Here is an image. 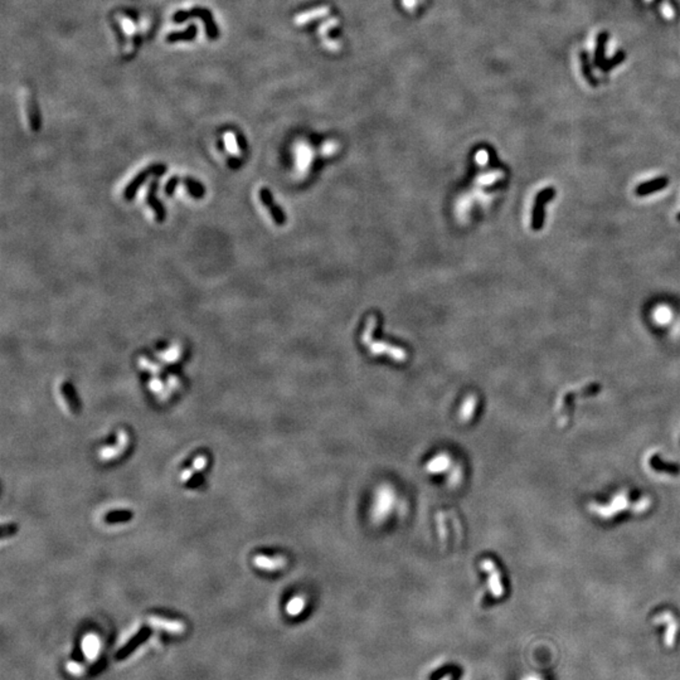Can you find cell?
Here are the masks:
<instances>
[{
	"label": "cell",
	"mask_w": 680,
	"mask_h": 680,
	"mask_svg": "<svg viewBox=\"0 0 680 680\" xmlns=\"http://www.w3.org/2000/svg\"><path fill=\"white\" fill-rule=\"evenodd\" d=\"M396 504V491L389 484H382L376 490L371 519L374 524H382L388 519Z\"/></svg>",
	"instance_id": "cell-1"
},
{
	"label": "cell",
	"mask_w": 680,
	"mask_h": 680,
	"mask_svg": "<svg viewBox=\"0 0 680 680\" xmlns=\"http://www.w3.org/2000/svg\"><path fill=\"white\" fill-rule=\"evenodd\" d=\"M377 326V318L376 317H371L368 320V324H367L365 330L363 331V335H361V342L364 344H367L369 347V350H371L372 354L374 355H382L385 354L388 357H390L392 359L397 360V361H404L407 359V353L404 349H401V348L395 347V345L387 344V343L383 342H374L372 339L373 336V331Z\"/></svg>",
	"instance_id": "cell-2"
},
{
	"label": "cell",
	"mask_w": 680,
	"mask_h": 680,
	"mask_svg": "<svg viewBox=\"0 0 680 680\" xmlns=\"http://www.w3.org/2000/svg\"><path fill=\"white\" fill-rule=\"evenodd\" d=\"M650 507V502L649 499L646 498H642L641 502L639 504H631L630 500H629V495L626 492H620L617 494L616 496H614V499L609 503V505H599V507H595L592 505V510L596 511L597 515L601 516V518H611V516L616 515V513H618L620 510L623 509H629V508H633L635 511H644L646 510L647 508Z\"/></svg>",
	"instance_id": "cell-3"
},
{
	"label": "cell",
	"mask_w": 680,
	"mask_h": 680,
	"mask_svg": "<svg viewBox=\"0 0 680 680\" xmlns=\"http://www.w3.org/2000/svg\"><path fill=\"white\" fill-rule=\"evenodd\" d=\"M167 170L168 167L167 164H164V163H154V164H150L146 168H144V169H141L126 184V187L124 188V192H122V198H124L125 200L134 199L136 193H138L139 189L145 184V181L148 180L149 178L164 175Z\"/></svg>",
	"instance_id": "cell-4"
},
{
	"label": "cell",
	"mask_w": 680,
	"mask_h": 680,
	"mask_svg": "<svg viewBox=\"0 0 680 680\" xmlns=\"http://www.w3.org/2000/svg\"><path fill=\"white\" fill-rule=\"evenodd\" d=\"M183 186L186 188V191L188 192V194L191 197L194 198V199H202V198L205 197V187L204 184L200 183L199 180L197 179L192 178V176H180V175H173L169 180L167 181L165 184V194L168 197L174 194L175 192L176 187Z\"/></svg>",
	"instance_id": "cell-5"
},
{
	"label": "cell",
	"mask_w": 680,
	"mask_h": 680,
	"mask_svg": "<svg viewBox=\"0 0 680 680\" xmlns=\"http://www.w3.org/2000/svg\"><path fill=\"white\" fill-rule=\"evenodd\" d=\"M556 197V189L553 187L542 189L535 197L534 207H533L532 213V229L533 231H539L544 226L545 219V205Z\"/></svg>",
	"instance_id": "cell-6"
},
{
	"label": "cell",
	"mask_w": 680,
	"mask_h": 680,
	"mask_svg": "<svg viewBox=\"0 0 680 680\" xmlns=\"http://www.w3.org/2000/svg\"><path fill=\"white\" fill-rule=\"evenodd\" d=\"M128 441H130V437H128L126 431L120 430L117 432L115 445H107L98 450V459L102 461H112V460L117 459L127 449Z\"/></svg>",
	"instance_id": "cell-7"
},
{
	"label": "cell",
	"mask_w": 680,
	"mask_h": 680,
	"mask_svg": "<svg viewBox=\"0 0 680 680\" xmlns=\"http://www.w3.org/2000/svg\"><path fill=\"white\" fill-rule=\"evenodd\" d=\"M480 567L483 571H485L486 573L489 574L488 578V585H489V590L491 592V595L496 598L503 596L504 593V587H503L502 583V577H500V572L499 569L496 568V564H495L494 561L491 559L486 558L484 561H481Z\"/></svg>",
	"instance_id": "cell-8"
},
{
	"label": "cell",
	"mask_w": 680,
	"mask_h": 680,
	"mask_svg": "<svg viewBox=\"0 0 680 680\" xmlns=\"http://www.w3.org/2000/svg\"><path fill=\"white\" fill-rule=\"evenodd\" d=\"M258 198L259 202L262 203V205L266 208L267 212H269L270 216H271V218L274 219L275 223H276L277 226H283V224L286 223V216L285 213H283V211L278 207L276 203H275L271 192H270L266 187H262V188L258 189Z\"/></svg>",
	"instance_id": "cell-9"
},
{
	"label": "cell",
	"mask_w": 680,
	"mask_h": 680,
	"mask_svg": "<svg viewBox=\"0 0 680 680\" xmlns=\"http://www.w3.org/2000/svg\"><path fill=\"white\" fill-rule=\"evenodd\" d=\"M156 191H158V181L152 180L151 183L149 184L148 191H146L145 202L150 210L152 211L155 221H156L158 223H163V222L165 221V218H167V211H165V207L163 205V203L158 199Z\"/></svg>",
	"instance_id": "cell-10"
},
{
	"label": "cell",
	"mask_w": 680,
	"mask_h": 680,
	"mask_svg": "<svg viewBox=\"0 0 680 680\" xmlns=\"http://www.w3.org/2000/svg\"><path fill=\"white\" fill-rule=\"evenodd\" d=\"M253 563H255L257 568L262 569V571L275 572L278 571V569L285 568L286 564H287V559L283 556L269 557L265 556V554H258V556L253 558Z\"/></svg>",
	"instance_id": "cell-11"
},
{
	"label": "cell",
	"mask_w": 680,
	"mask_h": 680,
	"mask_svg": "<svg viewBox=\"0 0 680 680\" xmlns=\"http://www.w3.org/2000/svg\"><path fill=\"white\" fill-rule=\"evenodd\" d=\"M668 186H669L668 176H659V178L651 179V180L646 181V183L639 184V186L635 188V194L638 195V197H646V195H650L652 194V193H657L661 191V189L666 188Z\"/></svg>",
	"instance_id": "cell-12"
},
{
	"label": "cell",
	"mask_w": 680,
	"mask_h": 680,
	"mask_svg": "<svg viewBox=\"0 0 680 680\" xmlns=\"http://www.w3.org/2000/svg\"><path fill=\"white\" fill-rule=\"evenodd\" d=\"M451 462V456L447 452H440L426 464V471L431 475H438V474L449 470Z\"/></svg>",
	"instance_id": "cell-13"
},
{
	"label": "cell",
	"mask_w": 680,
	"mask_h": 680,
	"mask_svg": "<svg viewBox=\"0 0 680 680\" xmlns=\"http://www.w3.org/2000/svg\"><path fill=\"white\" fill-rule=\"evenodd\" d=\"M476 406H478V398L474 395H468L462 402L459 411V419L461 422H468L475 414Z\"/></svg>",
	"instance_id": "cell-14"
},
{
	"label": "cell",
	"mask_w": 680,
	"mask_h": 680,
	"mask_svg": "<svg viewBox=\"0 0 680 680\" xmlns=\"http://www.w3.org/2000/svg\"><path fill=\"white\" fill-rule=\"evenodd\" d=\"M60 393L63 397L64 407L68 409H73L76 406V392H74L73 385L69 382H63L60 385Z\"/></svg>",
	"instance_id": "cell-15"
},
{
	"label": "cell",
	"mask_w": 680,
	"mask_h": 680,
	"mask_svg": "<svg viewBox=\"0 0 680 680\" xmlns=\"http://www.w3.org/2000/svg\"><path fill=\"white\" fill-rule=\"evenodd\" d=\"M306 607V599H305L304 596L298 595L290 599L286 605V612H287L290 616H299L302 611Z\"/></svg>",
	"instance_id": "cell-16"
},
{
	"label": "cell",
	"mask_w": 680,
	"mask_h": 680,
	"mask_svg": "<svg viewBox=\"0 0 680 680\" xmlns=\"http://www.w3.org/2000/svg\"><path fill=\"white\" fill-rule=\"evenodd\" d=\"M607 39H609V34L607 33H601L598 36V38H597V45L595 52V64L597 67H601L602 62H604L605 45H606Z\"/></svg>",
	"instance_id": "cell-17"
},
{
	"label": "cell",
	"mask_w": 680,
	"mask_h": 680,
	"mask_svg": "<svg viewBox=\"0 0 680 680\" xmlns=\"http://www.w3.org/2000/svg\"><path fill=\"white\" fill-rule=\"evenodd\" d=\"M85 652L88 658H95L98 650V640L96 636H87L84 641Z\"/></svg>",
	"instance_id": "cell-18"
},
{
	"label": "cell",
	"mask_w": 680,
	"mask_h": 680,
	"mask_svg": "<svg viewBox=\"0 0 680 680\" xmlns=\"http://www.w3.org/2000/svg\"><path fill=\"white\" fill-rule=\"evenodd\" d=\"M462 480V468L460 465H456L454 466V468L450 473L449 479H447V484H449L450 488H456Z\"/></svg>",
	"instance_id": "cell-19"
},
{
	"label": "cell",
	"mask_w": 680,
	"mask_h": 680,
	"mask_svg": "<svg viewBox=\"0 0 680 680\" xmlns=\"http://www.w3.org/2000/svg\"><path fill=\"white\" fill-rule=\"evenodd\" d=\"M581 62H582V69H583V74L587 79V81L590 82L592 86H597V81L596 79H593L592 73H591V68H590V63H588V56L587 53L582 52L581 53Z\"/></svg>",
	"instance_id": "cell-20"
},
{
	"label": "cell",
	"mask_w": 680,
	"mask_h": 680,
	"mask_svg": "<svg viewBox=\"0 0 680 680\" xmlns=\"http://www.w3.org/2000/svg\"><path fill=\"white\" fill-rule=\"evenodd\" d=\"M436 521H437V532H438V535H440L441 543L445 545L446 538H447V531H446L445 516H443V513H438L437 514V516H436Z\"/></svg>",
	"instance_id": "cell-21"
},
{
	"label": "cell",
	"mask_w": 680,
	"mask_h": 680,
	"mask_svg": "<svg viewBox=\"0 0 680 680\" xmlns=\"http://www.w3.org/2000/svg\"><path fill=\"white\" fill-rule=\"evenodd\" d=\"M131 518V514L128 511H116V513H110L107 515L106 520L111 521V523H116V521H124L127 520V519Z\"/></svg>",
	"instance_id": "cell-22"
},
{
	"label": "cell",
	"mask_w": 680,
	"mask_h": 680,
	"mask_svg": "<svg viewBox=\"0 0 680 680\" xmlns=\"http://www.w3.org/2000/svg\"><path fill=\"white\" fill-rule=\"evenodd\" d=\"M208 465V457L205 455H198L194 460H193L192 467L194 468L195 471H203Z\"/></svg>",
	"instance_id": "cell-23"
},
{
	"label": "cell",
	"mask_w": 680,
	"mask_h": 680,
	"mask_svg": "<svg viewBox=\"0 0 680 680\" xmlns=\"http://www.w3.org/2000/svg\"><path fill=\"white\" fill-rule=\"evenodd\" d=\"M623 57H625V53H623V52H618V53H617V55H616V56H615V57H614V58H612V60H611V62H607V63H605V64H602V66H601V68H602V71H604V72H607V71H610V69H611V68H612V67H615V66H616V64H618V63H620V62H621V61H622V60H623Z\"/></svg>",
	"instance_id": "cell-24"
},
{
	"label": "cell",
	"mask_w": 680,
	"mask_h": 680,
	"mask_svg": "<svg viewBox=\"0 0 680 680\" xmlns=\"http://www.w3.org/2000/svg\"><path fill=\"white\" fill-rule=\"evenodd\" d=\"M194 475H195V470L192 466L184 468V470L180 473V481H183V483H188V481H191L192 479L194 478Z\"/></svg>",
	"instance_id": "cell-25"
},
{
	"label": "cell",
	"mask_w": 680,
	"mask_h": 680,
	"mask_svg": "<svg viewBox=\"0 0 680 680\" xmlns=\"http://www.w3.org/2000/svg\"><path fill=\"white\" fill-rule=\"evenodd\" d=\"M121 24H122V27H124L126 34H128V36H133V34L135 33V25H134L133 21H131L130 19H126V18H124V19L121 20Z\"/></svg>",
	"instance_id": "cell-26"
},
{
	"label": "cell",
	"mask_w": 680,
	"mask_h": 680,
	"mask_svg": "<svg viewBox=\"0 0 680 680\" xmlns=\"http://www.w3.org/2000/svg\"><path fill=\"white\" fill-rule=\"evenodd\" d=\"M150 388H151V389L154 390L156 395H159V393L162 392V389H163V384L159 381H154V382H152V384H150Z\"/></svg>",
	"instance_id": "cell-27"
},
{
	"label": "cell",
	"mask_w": 680,
	"mask_h": 680,
	"mask_svg": "<svg viewBox=\"0 0 680 680\" xmlns=\"http://www.w3.org/2000/svg\"><path fill=\"white\" fill-rule=\"evenodd\" d=\"M450 679H451V675H447L446 678H442L441 680H450Z\"/></svg>",
	"instance_id": "cell-28"
},
{
	"label": "cell",
	"mask_w": 680,
	"mask_h": 680,
	"mask_svg": "<svg viewBox=\"0 0 680 680\" xmlns=\"http://www.w3.org/2000/svg\"><path fill=\"white\" fill-rule=\"evenodd\" d=\"M676 219H678V222H680V213L676 214Z\"/></svg>",
	"instance_id": "cell-29"
}]
</instances>
